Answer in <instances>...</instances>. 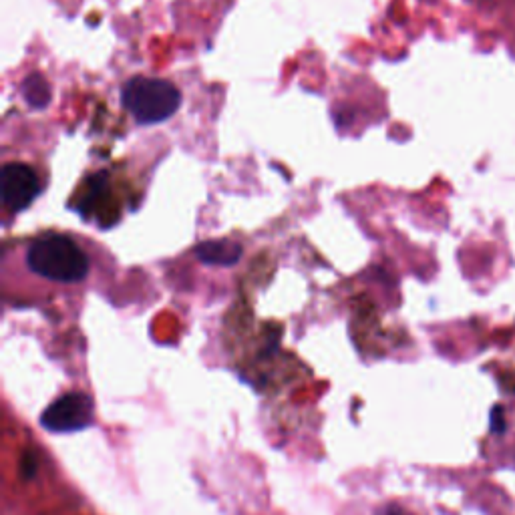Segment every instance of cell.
<instances>
[{"label":"cell","instance_id":"cell-1","mask_svg":"<svg viewBox=\"0 0 515 515\" xmlns=\"http://www.w3.org/2000/svg\"><path fill=\"white\" fill-rule=\"evenodd\" d=\"M25 264L31 274L53 284H81L91 272L89 252L67 234H43L31 240Z\"/></svg>","mask_w":515,"mask_h":515},{"label":"cell","instance_id":"cell-2","mask_svg":"<svg viewBox=\"0 0 515 515\" xmlns=\"http://www.w3.org/2000/svg\"><path fill=\"white\" fill-rule=\"evenodd\" d=\"M123 107L141 125H155L174 115L182 105L180 89L165 79L133 77L121 91Z\"/></svg>","mask_w":515,"mask_h":515},{"label":"cell","instance_id":"cell-3","mask_svg":"<svg viewBox=\"0 0 515 515\" xmlns=\"http://www.w3.org/2000/svg\"><path fill=\"white\" fill-rule=\"evenodd\" d=\"M95 423L93 399L85 393H67L41 415L43 429L51 433H75Z\"/></svg>","mask_w":515,"mask_h":515},{"label":"cell","instance_id":"cell-4","mask_svg":"<svg viewBox=\"0 0 515 515\" xmlns=\"http://www.w3.org/2000/svg\"><path fill=\"white\" fill-rule=\"evenodd\" d=\"M41 194L37 171L27 163H9L0 171V200L11 210H27Z\"/></svg>","mask_w":515,"mask_h":515},{"label":"cell","instance_id":"cell-5","mask_svg":"<svg viewBox=\"0 0 515 515\" xmlns=\"http://www.w3.org/2000/svg\"><path fill=\"white\" fill-rule=\"evenodd\" d=\"M198 260L214 266H234L242 258V246L232 240H212L196 248Z\"/></svg>","mask_w":515,"mask_h":515},{"label":"cell","instance_id":"cell-6","mask_svg":"<svg viewBox=\"0 0 515 515\" xmlns=\"http://www.w3.org/2000/svg\"><path fill=\"white\" fill-rule=\"evenodd\" d=\"M23 95L31 107H45L51 99V89L39 73H33L23 83Z\"/></svg>","mask_w":515,"mask_h":515},{"label":"cell","instance_id":"cell-7","mask_svg":"<svg viewBox=\"0 0 515 515\" xmlns=\"http://www.w3.org/2000/svg\"><path fill=\"white\" fill-rule=\"evenodd\" d=\"M489 429H491V433H495V435H499V433H503L505 431V419H503V409L501 407H493L491 409V415H489Z\"/></svg>","mask_w":515,"mask_h":515}]
</instances>
